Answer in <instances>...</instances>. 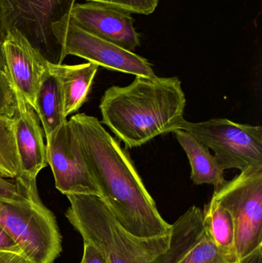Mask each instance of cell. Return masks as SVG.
Masks as SVG:
<instances>
[{
  "label": "cell",
  "instance_id": "obj_1",
  "mask_svg": "<svg viewBox=\"0 0 262 263\" xmlns=\"http://www.w3.org/2000/svg\"><path fill=\"white\" fill-rule=\"evenodd\" d=\"M79 139L99 197L118 222L133 236L152 238L168 234L172 225L160 215L126 148L101 122L86 114L70 119Z\"/></svg>",
  "mask_w": 262,
  "mask_h": 263
},
{
  "label": "cell",
  "instance_id": "obj_2",
  "mask_svg": "<svg viewBox=\"0 0 262 263\" xmlns=\"http://www.w3.org/2000/svg\"><path fill=\"white\" fill-rule=\"evenodd\" d=\"M186 105L178 77L135 76L128 86L106 89L99 105L101 123L126 148H135L181 129Z\"/></svg>",
  "mask_w": 262,
  "mask_h": 263
},
{
  "label": "cell",
  "instance_id": "obj_3",
  "mask_svg": "<svg viewBox=\"0 0 262 263\" xmlns=\"http://www.w3.org/2000/svg\"><path fill=\"white\" fill-rule=\"evenodd\" d=\"M66 217L110 263H158L169 247L171 232L140 238L129 233L115 219L104 201L95 195H69Z\"/></svg>",
  "mask_w": 262,
  "mask_h": 263
},
{
  "label": "cell",
  "instance_id": "obj_4",
  "mask_svg": "<svg viewBox=\"0 0 262 263\" xmlns=\"http://www.w3.org/2000/svg\"><path fill=\"white\" fill-rule=\"evenodd\" d=\"M0 227L34 263H53L61 253L55 216L39 197L28 202L0 199Z\"/></svg>",
  "mask_w": 262,
  "mask_h": 263
},
{
  "label": "cell",
  "instance_id": "obj_5",
  "mask_svg": "<svg viewBox=\"0 0 262 263\" xmlns=\"http://www.w3.org/2000/svg\"><path fill=\"white\" fill-rule=\"evenodd\" d=\"M235 227L237 261L262 246V168L249 167L214 191Z\"/></svg>",
  "mask_w": 262,
  "mask_h": 263
},
{
  "label": "cell",
  "instance_id": "obj_6",
  "mask_svg": "<svg viewBox=\"0 0 262 263\" xmlns=\"http://www.w3.org/2000/svg\"><path fill=\"white\" fill-rule=\"evenodd\" d=\"M181 129L213 150L224 170L235 168L243 172L249 167L262 168L261 126L219 118L200 123L185 120Z\"/></svg>",
  "mask_w": 262,
  "mask_h": 263
},
{
  "label": "cell",
  "instance_id": "obj_7",
  "mask_svg": "<svg viewBox=\"0 0 262 263\" xmlns=\"http://www.w3.org/2000/svg\"><path fill=\"white\" fill-rule=\"evenodd\" d=\"M52 32L60 48L57 64H62L67 55H75L109 70L156 77L146 58L85 30L71 20L69 14L52 23Z\"/></svg>",
  "mask_w": 262,
  "mask_h": 263
},
{
  "label": "cell",
  "instance_id": "obj_8",
  "mask_svg": "<svg viewBox=\"0 0 262 263\" xmlns=\"http://www.w3.org/2000/svg\"><path fill=\"white\" fill-rule=\"evenodd\" d=\"M76 0H0L3 39L15 28L51 63H58L60 48L52 24L69 15Z\"/></svg>",
  "mask_w": 262,
  "mask_h": 263
},
{
  "label": "cell",
  "instance_id": "obj_9",
  "mask_svg": "<svg viewBox=\"0 0 262 263\" xmlns=\"http://www.w3.org/2000/svg\"><path fill=\"white\" fill-rule=\"evenodd\" d=\"M46 138V159L53 174L55 188L65 196H100L72 122L66 120Z\"/></svg>",
  "mask_w": 262,
  "mask_h": 263
},
{
  "label": "cell",
  "instance_id": "obj_10",
  "mask_svg": "<svg viewBox=\"0 0 262 263\" xmlns=\"http://www.w3.org/2000/svg\"><path fill=\"white\" fill-rule=\"evenodd\" d=\"M158 263H236L210 239L199 207H190L172 224L167 251Z\"/></svg>",
  "mask_w": 262,
  "mask_h": 263
},
{
  "label": "cell",
  "instance_id": "obj_11",
  "mask_svg": "<svg viewBox=\"0 0 262 263\" xmlns=\"http://www.w3.org/2000/svg\"><path fill=\"white\" fill-rule=\"evenodd\" d=\"M1 49L6 72L14 87L35 110L37 93L49 72L50 62L15 28L6 32Z\"/></svg>",
  "mask_w": 262,
  "mask_h": 263
},
{
  "label": "cell",
  "instance_id": "obj_12",
  "mask_svg": "<svg viewBox=\"0 0 262 263\" xmlns=\"http://www.w3.org/2000/svg\"><path fill=\"white\" fill-rule=\"evenodd\" d=\"M17 109L15 117V138L19 158L20 172L15 179L29 192H38V173L48 165L46 145L39 120L23 94L14 87Z\"/></svg>",
  "mask_w": 262,
  "mask_h": 263
},
{
  "label": "cell",
  "instance_id": "obj_13",
  "mask_svg": "<svg viewBox=\"0 0 262 263\" xmlns=\"http://www.w3.org/2000/svg\"><path fill=\"white\" fill-rule=\"evenodd\" d=\"M69 17L85 30L129 52H134L140 46L139 34L129 12L101 3L86 2L75 3Z\"/></svg>",
  "mask_w": 262,
  "mask_h": 263
},
{
  "label": "cell",
  "instance_id": "obj_14",
  "mask_svg": "<svg viewBox=\"0 0 262 263\" xmlns=\"http://www.w3.org/2000/svg\"><path fill=\"white\" fill-rule=\"evenodd\" d=\"M98 67L92 63L78 65L49 63V70L61 85L66 118L76 112L87 101Z\"/></svg>",
  "mask_w": 262,
  "mask_h": 263
},
{
  "label": "cell",
  "instance_id": "obj_15",
  "mask_svg": "<svg viewBox=\"0 0 262 263\" xmlns=\"http://www.w3.org/2000/svg\"><path fill=\"white\" fill-rule=\"evenodd\" d=\"M174 133L187 155L192 168L191 179L193 183L197 185L209 184L214 185L215 190L223 186L227 182L225 178V170L215 156L211 154L209 148L188 132L178 129Z\"/></svg>",
  "mask_w": 262,
  "mask_h": 263
},
{
  "label": "cell",
  "instance_id": "obj_16",
  "mask_svg": "<svg viewBox=\"0 0 262 263\" xmlns=\"http://www.w3.org/2000/svg\"><path fill=\"white\" fill-rule=\"evenodd\" d=\"M35 111L46 137L67 120L64 114V98L61 85L50 70L38 89Z\"/></svg>",
  "mask_w": 262,
  "mask_h": 263
},
{
  "label": "cell",
  "instance_id": "obj_17",
  "mask_svg": "<svg viewBox=\"0 0 262 263\" xmlns=\"http://www.w3.org/2000/svg\"><path fill=\"white\" fill-rule=\"evenodd\" d=\"M203 226L214 243L237 262L235 249V227L229 212L212 198L205 205Z\"/></svg>",
  "mask_w": 262,
  "mask_h": 263
},
{
  "label": "cell",
  "instance_id": "obj_18",
  "mask_svg": "<svg viewBox=\"0 0 262 263\" xmlns=\"http://www.w3.org/2000/svg\"><path fill=\"white\" fill-rule=\"evenodd\" d=\"M19 172V158L15 138V120L0 116V176L15 179Z\"/></svg>",
  "mask_w": 262,
  "mask_h": 263
},
{
  "label": "cell",
  "instance_id": "obj_19",
  "mask_svg": "<svg viewBox=\"0 0 262 263\" xmlns=\"http://www.w3.org/2000/svg\"><path fill=\"white\" fill-rule=\"evenodd\" d=\"M87 2H95L123 12L141 15L153 13L158 4V0H87Z\"/></svg>",
  "mask_w": 262,
  "mask_h": 263
},
{
  "label": "cell",
  "instance_id": "obj_20",
  "mask_svg": "<svg viewBox=\"0 0 262 263\" xmlns=\"http://www.w3.org/2000/svg\"><path fill=\"white\" fill-rule=\"evenodd\" d=\"M16 109V96L12 80L0 69V116L13 118Z\"/></svg>",
  "mask_w": 262,
  "mask_h": 263
},
{
  "label": "cell",
  "instance_id": "obj_21",
  "mask_svg": "<svg viewBox=\"0 0 262 263\" xmlns=\"http://www.w3.org/2000/svg\"><path fill=\"white\" fill-rule=\"evenodd\" d=\"M39 197L38 192H29L16 181L0 176V199L15 202H28Z\"/></svg>",
  "mask_w": 262,
  "mask_h": 263
},
{
  "label": "cell",
  "instance_id": "obj_22",
  "mask_svg": "<svg viewBox=\"0 0 262 263\" xmlns=\"http://www.w3.org/2000/svg\"><path fill=\"white\" fill-rule=\"evenodd\" d=\"M81 263H110L104 254L89 242H84Z\"/></svg>",
  "mask_w": 262,
  "mask_h": 263
},
{
  "label": "cell",
  "instance_id": "obj_23",
  "mask_svg": "<svg viewBox=\"0 0 262 263\" xmlns=\"http://www.w3.org/2000/svg\"><path fill=\"white\" fill-rule=\"evenodd\" d=\"M0 263H34L26 255L10 251H0Z\"/></svg>",
  "mask_w": 262,
  "mask_h": 263
},
{
  "label": "cell",
  "instance_id": "obj_24",
  "mask_svg": "<svg viewBox=\"0 0 262 263\" xmlns=\"http://www.w3.org/2000/svg\"><path fill=\"white\" fill-rule=\"evenodd\" d=\"M0 251H10L23 253L18 245L14 242L13 239L1 227H0Z\"/></svg>",
  "mask_w": 262,
  "mask_h": 263
},
{
  "label": "cell",
  "instance_id": "obj_25",
  "mask_svg": "<svg viewBox=\"0 0 262 263\" xmlns=\"http://www.w3.org/2000/svg\"><path fill=\"white\" fill-rule=\"evenodd\" d=\"M262 246L251 252L241 259H238L236 263H262Z\"/></svg>",
  "mask_w": 262,
  "mask_h": 263
},
{
  "label": "cell",
  "instance_id": "obj_26",
  "mask_svg": "<svg viewBox=\"0 0 262 263\" xmlns=\"http://www.w3.org/2000/svg\"><path fill=\"white\" fill-rule=\"evenodd\" d=\"M0 69L3 72H6V64H5L4 59H3V54L1 52H0Z\"/></svg>",
  "mask_w": 262,
  "mask_h": 263
},
{
  "label": "cell",
  "instance_id": "obj_27",
  "mask_svg": "<svg viewBox=\"0 0 262 263\" xmlns=\"http://www.w3.org/2000/svg\"><path fill=\"white\" fill-rule=\"evenodd\" d=\"M3 33H2L1 29H0V52H1V53H2L1 46H2V43H3ZM2 54H3V53H2Z\"/></svg>",
  "mask_w": 262,
  "mask_h": 263
}]
</instances>
